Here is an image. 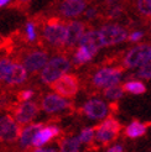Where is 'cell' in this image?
Instances as JSON below:
<instances>
[{
    "label": "cell",
    "instance_id": "1",
    "mask_svg": "<svg viewBox=\"0 0 151 152\" xmlns=\"http://www.w3.org/2000/svg\"><path fill=\"white\" fill-rule=\"evenodd\" d=\"M70 68L71 62L66 56H56L51 58L41 69V82L45 84H51L52 82L58 79L61 75L66 74L67 71H70Z\"/></svg>",
    "mask_w": 151,
    "mask_h": 152
},
{
    "label": "cell",
    "instance_id": "2",
    "mask_svg": "<svg viewBox=\"0 0 151 152\" xmlns=\"http://www.w3.org/2000/svg\"><path fill=\"white\" fill-rule=\"evenodd\" d=\"M45 41L55 47H63L66 41V24L59 18H50L42 28Z\"/></svg>",
    "mask_w": 151,
    "mask_h": 152
},
{
    "label": "cell",
    "instance_id": "3",
    "mask_svg": "<svg viewBox=\"0 0 151 152\" xmlns=\"http://www.w3.org/2000/svg\"><path fill=\"white\" fill-rule=\"evenodd\" d=\"M94 130H95L94 142L99 143L102 146H105V145H110L113 141L117 140L118 135L120 134V130H122V125L115 118L107 116L102 120V123L97 127H94Z\"/></svg>",
    "mask_w": 151,
    "mask_h": 152
},
{
    "label": "cell",
    "instance_id": "4",
    "mask_svg": "<svg viewBox=\"0 0 151 152\" xmlns=\"http://www.w3.org/2000/svg\"><path fill=\"white\" fill-rule=\"evenodd\" d=\"M11 113L12 118L20 126H24L30 124L31 121L37 116V114L40 111V108L37 103L35 102H21V103H11L7 106Z\"/></svg>",
    "mask_w": 151,
    "mask_h": 152
},
{
    "label": "cell",
    "instance_id": "5",
    "mask_svg": "<svg viewBox=\"0 0 151 152\" xmlns=\"http://www.w3.org/2000/svg\"><path fill=\"white\" fill-rule=\"evenodd\" d=\"M18 57L21 59L22 66L25 67V69L32 74L41 71L48 61L47 52H45L42 50H34V48L19 52Z\"/></svg>",
    "mask_w": 151,
    "mask_h": 152
},
{
    "label": "cell",
    "instance_id": "6",
    "mask_svg": "<svg viewBox=\"0 0 151 152\" xmlns=\"http://www.w3.org/2000/svg\"><path fill=\"white\" fill-rule=\"evenodd\" d=\"M50 87L55 93L66 99H71L76 96L79 90V80L74 74H63L55 82H52Z\"/></svg>",
    "mask_w": 151,
    "mask_h": 152
},
{
    "label": "cell",
    "instance_id": "7",
    "mask_svg": "<svg viewBox=\"0 0 151 152\" xmlns=\"http://www.w3.org/2000/svg\"><path fill=\"white\" fill-rule=\"evenodd\" d=\"M123 68L120 67H105L98 71L94 75L92 83L95 88L107 89L113 86H118L122 78Z\"/></svg>",
    "mask_w": 151,
    "mask_h": 152
},
{
    "label": "cell",
    "instance_id": "8",
    "mask_svg": "<svg viewBox=\"0 0 151 152\" xmlns=\"http://www.w3.org/2000/svg\"><path fill=\"white\" fill-rule=\"evenodd\" d=\"M21 126L14 120L10 114L0 116V141L12 143L19 140Z\"/></svg>",
    "mask_w": 151,
    "mask_h": 152
},
{
    "label": "cell",
    "instance_id": "9",
    "mask_svg": "<svg viewBox=\"0 0 151 152\" xmlns=\"http://www.w3.org/2000/svg\"><path fill=\"white\" fill-rule=\"evenodd\" d=\"M98 32L103 46H113L128 39V31L119 25H104Z\"/></svg>",
    "mask_w": 151,
    "mask_h": 152
},
{
    "label": "cell",
    "instance_id": "10",
    "mask_svg": "<svg viewBox=\"0 0 151 152\" xmlns=\"http://www.w3.org/2000/svg\"><path fill=\"white\" fill-rule=\"evenodd\" d=\"M82 113L90 120H103L109 116V106L99 98H90L83 104Z\"/></svg>",
    "mask_w": 151,
    "mask_h": 152
},
{
    "label": "cell",
    "instance_id": "11",
    "mask_svg": "<svg viewBox=\"0 0 151 152\" xmlns=\"http://www.w3.org/2000/svg\"><path fill=\"white\" fill-rule=\"evenodd\" d=\"M151 58V47L149 45H140L131 48L124 57V67L125 68H135L141 67L144 63Z\"/></svg>",
    "mask_w": 151,
    "mask_h": 152
},
{
    "label": "cell",
    "instance_id": "12",
    "mask_svg": "<svg viewBox=\"0 0 151 152\" xmlns=\"http://www.w3.org/2000/svg\"><path fill=\"white\" fill-rule=\"evenodd\" d=\"M71 106H72V104L68 99H66V98L58 95L56 93L46 94L41 100V108L47 114L61 113V111L70 109Z\"/></svg>",
    "mask_w": 151,
    "mask_h": 152
},
{
    "label": "cell",
    "instance_id": "13",
    "mask_svg": "<svg viewBox=\"0 0 151 152\" xmlns=\"http://www.w3.org/2000/svg\"><path fill=\"white\" fill-rule=\"evenodd\" d=\"M61 135V129L57 125H47L42 126L37 134L35 135V137L32 140V147H43L46 143L51 142L54 139L58 137Z\"/></svg>",
    "mask_w": 151,
    "mask_h": 152
},
{
    "label": "cell",
    "instance_id": "14",
    "mask_svg": "<svg viewBox=\"0 0 151 152\" xmlns=\"http://www.w3.org/2000/svg\"><path fill=\"white\" fill-rule=\"evenodd\" d=\"M86 31V25L81 21H71L66 25V41L65 46L67 48H73L81 40L82 35Z\"/></svg>",
    "mask_w": 151,
    "mask_h": 152
},
{
    "label": "cell",
    "instance_id": "15",
    "mask_svg": "<svg viewBox=\"0 0 151 152\" xmlns=\"http://www.w3.org/2000/svg\"><path fill=\"white\" fill-rule=\"evenodd\" d=\"M26 79H27V71L25 69V67L20 63L12 62L10 69L4 79V83L9 87H14V86H19L25 83Z\"/></svg>",
    "mask_w": 151,
    "mask_h": 152
},
{
    "label": "cell",
    "instance_id": "16",
    "mask_svg": "<svg viewBox=\"0 0 151 152\" xmlns=\"http://www.w3.org/2000/svg\"><path fill=\"white\" fill-rule=\"evenodd\" d=\"M43 126L42 123L27 124L25 127L21 129V132L19 136V146L21 150H30L32 147V140L37 131Z\"/></svg>",
    "mask_w": 151,
    "mask_h": 152
},
{
    "label": "cell",
    "instance_id": "17",
    "mask_svg": "<svg viewBox=\"0 0 151 152\" xmlns=\"http://www.w3.org/2000/svg\"><path fill=\"white\" fill-rule=\"evenodd\" d=\"M86 9L84 0H65L59 5V12L65 18H74L78 16Z\"/></svg>",
    "mask_w": 151,
    "mask_h": 152
},
{
    "label": "cell",
    "instance_id": "18",
    "mask_svg": "<svg viewBox=\"0 0 151 152\" xmlns=\"http://www.w3.org/2000/svg\"><path fill=\"white\" fill-rule=\"evenodd\" d=\"M78 43H79V46H83L88 51H90L93 55H95L98 52V50L100 47H103L99 32L94 31V30H90V31H87V32L83 34Z\"/></svg>",
    "mask_w": 151,
    "mask_h": 152
},
{
    "label": "cell",
    "instance_id": "19",
    "mask_svg": "<svg viewBox=\"0 0 151 152\" xmlns=\"http://www.w3.org/2000/svg\"><path fill=\"white\" fill-rule=\"evenodd\" d=\"M82 143L78 136H67L58 141V152H79Z\"/></svg>",
    "mask_w": 151,
    "mask_h": 152
},
{
    "label": "cell",
    "instance_id": "20",
    "mask_svg": "<svg viewBox=\"0 0 151 152\" xmlns=\"http://www.w3.org/2000/svg\"><path fill=\"white\" fill-rule=\"evenodd\" d=\"M147 131V124L140 123V121H133L125 127V135L129 139H139L144 136Z\"/></svg>",
    "mask_w": 151,
    "mask_h": 152
},
{
    "label": "cell",
    "instance_id": "21",
    "mask_svg": "<svg viewBox=\"0 0 151 152\" xmlns=\"http://www.w3.org/2000/svg\"><path fill=\"white\" fill-rule=\"evenodd\" d=\"M124 92L131 93V94H142L146 92V87L144 83H141L139 80H130L124 83V86L122 87Z\"/></svg>",
    "mask_w": 151,
    "mask_h": 152
},
{
    "label": "cell",
    "instance_id": "22",
    "mask_svg": "<svg viewBox=\"0 0 151 152\" xmlns=\"http://www.w3.org/2000/svg\"><path fill=\"white\" fill-rule=\"evenodd\" d=\"M93 56H94L93 53L90 52V51H88L86 47L79 46L78 50L76 51V53H74L73 61H74L76 64H83V63L89 62V61L93 58Z\"/></svg>",
    "mask_w": 151,
    "mask_h": 152
},
{
    "label": "cell",
    "instance_id": "23",
    "mask_svg": "<svg viewBox=\"0 0 151 152\" xmlns=\"http://www.w3.org/2000/svg\"><path fill=\"white\" fill-rule=\"evenodd\" d=\"M94 137H95V130L92 126L82 129L79 135H78V139H79L82 145H87V146L94 143Z\"/></svg>",
    "mask_w": 151,
    "mask_h": 152
},
{
    "label": "cell",
    "instance_id": "24",
    "mask_svg": "<svg viewBox=\"0 0 151 152\" xmlns=\"http://www.w3.org/2000/svg\"><path fill=\"white\" fill-rule=\"evenodd\" d=\"M123 95H124V90H123L122 87H119V84L104 89V96L107 98V99L111 100V102H117Z\"/></svg>",
    "mask_w": 151,
    "mask_h": 152
},
{
    "label": "cell",
    "instance_id": "25",
    "mask_svg": "<svg viewBox=\"0 0 151 152\" xmlns=\"http://www.w3.org/2000/svg\"><path fill=\"white\" fill-rule=\"evenodd\" d=\"M11 64H12V61L9 57H0V83L4 82Z\"/></svg>",
    "mask_w": 151,
    "mask_h": 152
},
{
    "label": "cell",
    "instance_id": "26",
    "mask_svg": "<svg viewBox=\"0 0 151 152\" xmlns=\"http://www.w3.org/2000/svg\"><path fill=\"white\" fill-rule=\"evenodd\" d=\"M138 10L145 18H151V0H138Z\"/></svg>",
    "mask_w": 151,
    "mask_h": 152
},
{
    "label": "cell",
    "instance_id": "27",
    "mask_svg": "<svg viewBox=\"0 0 151 152\" xmlns=\"http://www.w3.org/2000/svg\"><path fill=\"white\" fill-rule=\"evenodd\" d=\"M36 25L34 21H29L26 24V39L30 42H34L36 40Z\"/></svg>",
    "mask_w": 151,
    "mask_h": 152
},
{
    "label": "cell",
    "instance_id": "28",
    "mask_svg": "<svg viewBox=\"0 0 151 152\" xmlns=\"http://www.w3.org/2000/svg\"><path fill=\"white\" fill-rule=\"evenodd\" d=\"M138 77L145 78V79L151 78V59L147 61L146 63H144V64L140 67V69L138 72Z\"/></svg>",
    "mask_w": 151,
    "mask_h": 152
},
{
    "label": "cell",
    "instance_id": "29",
    "mask_svg": "<svg viewBox=\"0 0 151 152\" xmlns=\"http://www.w3.org/2000/svg\"><path fill=\"white\" fill-rule=\"evenodd\" d=\"M34 96V90L32 89H22L16 93V100L19 103L21 102H27Z\"/></svg>",
    "mask_w": 151,
    "mask_h": 152
},
{
    "label": "cell",
    "instance_id": "30",
    "mask_svg": "<svg viewBox=\"0 0 151 152\" xmlns=\"http://www.w3.org/2000/svg\"><path fill=\"white\" fill-rule=\"evenodd\" d=\"M123 14V7L120 5H113L109 9V18H118Z\"/></svg>",
    "mask_w": 151,
    "mask_h": 152
},
{
    "label": "cell",
    "instance_id": "31",
    "mask_svg": "<svg viewBox=\"0 0 151 152\" xmlns=\"http://www.w3.org/2000/svg\"><path fill=\"white\" fill-rule=\"evenodd\" d=\"M105 152H124V147L120 143H114V145L109 146Z\"/></svg>",
    "mask_w": 151,
    "mask_h": 152
},
{
    "label": "cell",
    "instance_id": "32",
    "mask_svg": "<svg viewBox=\"0 0 151 152\" xmlns=\"http://www.w3.org/2000/svg\"><path fill=\"white\" fill-rule=\"evenodd\" d=\"M30 152H58V150L55 147H35Z\"/></svg>",
    "mask_w": 151,
    "mask_h": 152
},
{
    "label": "cell",
    "instance_id": "33",
    "mask_svg": "<svg viewBox=\"0 0 151 152\" xmlns=\"http://www.w3.org/2000/svg\"><path fill=\"white\" fill-rule=\"evenodd\" d=\"M141 37H142V32L141 31H135L131 35L128 36V39H129V41H131V42H136V41H139L141 39Z\"/></svg>",
    "mask_w": 151,
    "mask_h": 152
},
{
    "label": "cell",
    "instance_id": "34",
    "mask_svg": "<svg viewBox=\"0 0 151 152\" xmlns=\"http://www.w3.org/2000/svg\"><path fill=\"white\" fill-rule=\"evenodd\" d=\"M86 16H87L88 19L95 18V16H97V9H94V7H89V9L87 10V12H86Z\"/></svg>",
    "mask_w": 151,
    "mask_h": 152
},
{
    "label": "cell",
    "instance_id": "35",
    "mask_svg": "<svg viewBox=\"0 0 151 152\" xmlns=\"http://www.w3.org/2000/svg\"><path fill=\"white\" fill-rule=\"evenodd\" d=\"M30 1V0H16V3H15L14 5H12V7H19V6H21L22 4H27Z\"/></svg>",
    "mask_w": 151,
    "mask_h": 152
},
{
    "label": "cell",
    "instance_id": "36",
    "mask_svg": "<svg viewBox=\"0 0 151 152\" xmlns=\"http://www.w3.org/2000/svg\"><path fill=\"white\" fill-rule=\"evenodd\" d=\"M107 1V4H109V5H115L117 3H119L120 0H105Z\"/></svg>",
    "mask_w": 151,
    "mask_h": 152
},
{
    "label": "cell",
    "instance_id": "37",
    "mask_svg": "<svg viewBox=\"0 0 151 152\" xmlns=\"http://www.w3.org/2000/svg\"><path fill=\"white\" fill-rule=\"evenodd\" d=\"M10 0H0V6H4V5H6L7 3H9Z\"/></svg>",
    "mask_w": 151,
    "mask_h": 152
},
{
    "label": "cell",
    "instance_id": "38",
    "mask_svg": "<svg viewBox=\"0 0 151 152\" xmlns=\"http://www.w3.org/2000/svg\"><path fill=\"white\" fill-rule=\"evenodd\" d=\"M79 152H81V151H79Z\"/></svg>",
    "mask_w": 151,
    "mask_h": 152
},
{
    "label": "cell",
    "instance_id": "39",
    "mask_svg": "<svg viewBox=\"0 0 151 152\" xmlns=\"http://www.w3.org/2000/svg\"><path fill=\"white\" fill-rule=\"evenodd\" d=\"M150 59H151V58H150Z\"/></svg>",
    "mask_w": 151,
    "mask_h": 152
}]
</instances>
